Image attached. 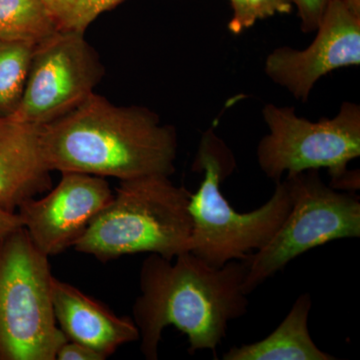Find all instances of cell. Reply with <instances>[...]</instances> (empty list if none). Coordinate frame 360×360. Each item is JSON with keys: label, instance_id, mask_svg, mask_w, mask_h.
<instances>
[{"label": "cell", "instance_id": "11", "mask_svg": "<svg viewBox=\"0 0 360 360\" xmlns=\"http://www.w3.org/2000/svg\"><path fill=\"white\" fill-rule=\"evenodd\" d=\"M54 315L66 338L96 350L104 359L118 347L139 340L134 321L120 317L70 284L52 276Z\"/></svg>", "mask_w": 360, "mask_h": 360}, {"label": "cell", "instance_id": "19", "mask_svg": "<svg viewBox=\"0 0 360 360\" xmlns=\"http://www.w3.org/2000/svg\"><path fill=\"white\" fill-rule=\"evenodd\" d=\"M56 360H104L103 355L82 343L68 340L56 352Z\"/></svg>", "mask_w": 360, "mask_h": 360}, {"label": "cell", "instance_id": "12", "mask_svg": "<svg viewBox=\"0 0 360 360\" xmlns=\"http://www.w3.org/2000/svg\"><path fill=\"white\" fill-rule=\"evenodd\" d=\"M39 127L0 116V207L16 212L51 187Z\"/></svg>", "mask_w": 360, "mask_h": 360}, {"label": "cell", "instance_id": "14", "mask_svg": "<svg viewBox=\"0 0 360 360\" xmlns=\"http://www.w3.org/2000/svg\"><path fill=\"white\" fill-rule=\"evenodd\" d=\"M58 32L42 0H0V41L37 45Z\"/></svg>", "mask_w": 360, "mask_h": 360}, {"label": "cell", "instance_id": "22", "mask_svg": "<svg viewBox=\"0 0 360 360\" xmlns=\"http://www.w3.org/2000/svg\"><path fill=\"white\" fill-rule=\"evenodd\" d=\"M352 13L360 16V0H342Z\"/></svg>", "mask_w": 360, "mask_h": 360}, {"label": "cell", "instance_id": "9", "mask_svg": "<svg viewBox=\"0 0 360 360\" xmlns=\"http://www.w3.org/2000/svg\"><path fill=\"white\" fill-rule=\"evenodd\" d=\"M315 32L307 49L278 47L265 60L267 77L303 103L321 77L360 65V16L342 0H330Z\"/></svg>", "mask_w": 360, "mask_h": 360}, {"label": "cell", "instance_id": "2", "mask_svg": "<svg viewBox=\"0 0 360 360\" xmlns=\"http://www.w3.org/2000/svg\"><path fill=\"white\" fill-rule=\"evenodd\" d=\"M44 160L51 172H79L122 180L175 172L177 135L156 113L117 106L91 94L79 105L39 127Z\"/></svg>", "mask_w": 360, "mask_h": 360}, {"label": "cell", "instance_id": "20", "mask_svg": "<svg viewBox=\"0 0 360 360\" xmlns=\"http://www.w3.org/2000/svg\"><path fill=\"white\" fill-rule=\"evenodd\" d=\"M231 4L232 18L229 22V30L233 34H240V33L251 27L250 22H248L245 2V0H231Z\"/></svg>", "mask_w": 360, "mask_h": 360}, {"label": "cell", "instance_id": "8", "mask_svg": "<svg viewBox=\"0 0 360 360\" xmlns=\"http://www.w3.org/2000/svg\"><path fill=\"white\" fill-rule=\"evenodd\" d=\"M103 68L84 32L59 30L35 45L14 120L42 127L70 112L94 94Z\"/></svg>", "mask_w": 360, "mask_h": 360}, {"label": "cell", "instance_id": "7", "mask_svg": "<svg viewBox=\"0 0 360 360\" xmlns=\"http://www.w3.org/2000/svg\"><path fill=\"white\" fill-rule=\"evenodd\" d=\"M291 207L278 231L248 262L243 290L250 295L260 284L312 248L342 238L360 236V201L322 181L319 170H307L284 179Z\"/></svg>", "mask_w": 360, "mask_h": 360}, {"label": "cell", "instance_id": "1", "mask_svg": "<svg viewBox=\"0 0 360 360\" xmlns=\"http://www.w3.org/2000/svg\"><path fill=\"white\" fill-rule=\"evenodd\" d=\"M246 274V260L214 267L189 251L172 260L151 253L141 266V295L134 307L146 359H158L163 330L170 326L186 335L189 354L215 352L229 322L248 314Z\"/></svg>", "mask_w": 360, "mask_h": 360}, {"label": "cell", "instance_id": "6", "mask_svg": "<svg viewBox=\"0 0 360 360\" xmlns=\"http://www.w3.org/2000/svg\"><path fill=\"white\" fill-rule=\"evenodd\" d=\"M49 258L22 227L0 241V360H56L68 340L54 315Z\"/></svg>", "mask_w": 360, "mask_h": 360}, {"label": "cell", "instance_id": "17", "mask_svg": "<svg viewBox=\"0 0 360 360\" xmlns=\"http://www.w3.org/2000/svg\"><path fill=\"white\" fill-rule=\"evenodd\" d=\"M250 26L257 20L271 18L276 14H288L292 11L291 0H245Z\"/></svg>", "mask_w": 360, "mask_h": 360}, {"label": "cell", "instance_id": "5", "mask_svg": "<svg viewBox=\"0 0 360 360\" xmlns=\"http://www.w3.org/2000/svg\"><path fill=\"white\" fill-rule=\"evenodd\" d=\"M269 132L257 146L260 169L274 182L284 174L326 168L330 186L341 191L359 189V172L347 169L360 156V106L345 101L333 118L311 122L291 106L269 103L262 110Z\"/></svg>", "mask_w": 360, "mask_h": 360}, {"label": "cell", "instance_id": "13", "mask_svg": "<svg viewBox=\"0 0 360 360\" xmlns=\"http://www.w3.org/2000/svg\"><path fill=\"white\" fill-rule=\"evenodd\" d=\"M311 296L302 293L281 321L267 338L225 352L224 360H335L315 345L309 329Z\"/></svg>", "mask_w": 360, "mask_h": 360}, {"label": "cell", "instance_id": "21", "mask_svg": "<svg viewBox=\"0 0 360 360\" xmlns=\"http://www.w3.org/2000/svg\"><path fill=\"white\" fill-rule=\"evenodd\" d=\"M21 221L18 213L8 212L0 207V241L4 240L6 236L20 229Z\"/></svg>", "mask_w": 360, "mask_h": 360}, {"label": "cell", "instance_id": "3", "mask_svg": "<svg viewBox=\"0 0 360 360\" xmlns=\"http://www.w3.org/2000/svg\"><path fill=\"white\" fill-rule=\"evenodd\" d=\"M236 158L229 146L206 130L194 158L193 170L203 174L198 191L189 196L193 224L189 252L206 264L221 267L232 260H246L271 239L291 207L285 180L276 182L264 205L240 213L224 198L221 184L233 172Z\"/></svg>", "mask_w": 360, "mask_h": 360}, {"label": "cell", "instance_id": "10", "mask_svg": "<svg viewBox=\"0 0 360 360\" xmlns=\"http://www.w3.org/2000/svg\"><path fill=\"white\" fill-rule=\"evenodd\" d=\"M61 174L51 193L25 201L16 212L33 245L47 257L75 245L113 198L104 177L79 172Z\"/></svg>", "mask_w": 360, "mask_h": 360}, {"label": "cell", "instance_id": "15", "mask_svg": "<svg viewBox=\"0 0 360 360\" xmlns=\"http://www.w3.org/2000/svg\"><path fill=\"white\" fill-rule=\"evenodd\" d=\"M34 47L0 41V116L13 115L20 104Z\"/></svg>", "mask_w": 360, "mask_h": 360}, {"label": "cell", "instance_id": "16", "mask_svg": "<svg viewBox=\"0 0 360 360\" xmlns=\"http://www.w3.org/2000/svg\"><path fill=\"white\" fill-rule=\"evenodd\" d=\"M51 11L59 30L84 32L101 14L123 0H42Z\"/></svg>", "mask_w": 360, "mask_h": 360}, {"label": "cell", "instance_id": "18", "mask_svg": "<svg viewBox=\"0 0 360 360\" xmlns=\"http://www.w3.org/2000/svg\"><path fill=\"white\" fill-rule=\"evenodd\" d=\"M297 8L303 32H314L321 22L330 0H291Z\"/></svg>", "mask_w": 360, "mask_h": 360}, {"label": "cell", "instance_id": "4", "mask_svg": "<svg viewBox=\"0 0 360 360\" xmlns=\"http://www.w3.org/2000/svg\"><path fill=\"white\" fill-rule=\"evenodd\" d=\"M189 196L165 175L122 180L73 248L101 262L143 252L172 260L189 251Z\"/></svg>", "mask_w": 360, "mask_h": 360}]
</instances>
